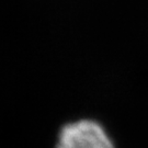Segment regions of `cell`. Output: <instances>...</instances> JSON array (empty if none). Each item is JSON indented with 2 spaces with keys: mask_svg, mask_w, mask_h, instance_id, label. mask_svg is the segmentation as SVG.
I'll return each mask as SVG.
<instances>
[{
  "mask_svg": "<svg viewBox=\"0 0 148 148\" xmlns=\"http://www.w3.org/2000/svg\"><path fill=\"white\" fill-rule=\"evenodd\" d=\"M56 148H115V146L100 123L79 120L62 127Z\"/></svg>",
  "mask_w": 148,
  "mask_h": 148,
  "instance_id": "6da1fadb",
  "label": "cell"
}]
</instances>
